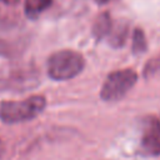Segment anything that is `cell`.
<instances>
[{
    "label": "cell",
    "instance_id": "obj_1",
    "mask_svg": "<svg viewBox=\"0 0 160 160\" xmlns=\"http://www.w3.org/2000/svg\"><path fill=\"white\" fill-rule=\"evenodd\" d=\"M46 106V100L41 95H32L24 100H6L0 102V120L6 124L29 121L39 116Z\"/></svg>",
    "mask_w": 160,
    "mask_h": 160
},
{
    "label": "cell",
    "instance_id": "obj_2",
    "mask_svg": "<svg viewBox=\"0 0 160 160\" xmlns=\"http://www.w3.org/2000/svg\"><path fill=\"white\" fill-rule=\"evenodd\" d=\"M85 65L82 55L74 50H59L51 54L46 62L48 75L52 80L64 81L79 75Z\"/></svg>",
    "mask_w": 160,
    "mask_h": 160
},
{
    "label": "cell",
    "instance_id": "obj_3",
    "mask_svg": "<svg viewBox=\"0 0 160 160\" xmlns=\"http://www.w3.org/2000/svg\"><path fill=\"white\" fill-rule=\"evenodd\" d=\"M138 74L132 69H122L112 71L105 79L100 96L104 101H118L124 98L135 85Z\"/></svg>",
    "mask_w": 160,
    "mask_h": 160
},
{
    "label": "cell",
    "instance_id": "obj_4",
    "mask_svg": "<svg viewBox=\"0 0 160 160\" xmlns=\"http://www.w3.org/2000/svg\"><path fill=\"white\" fill-rule=\"evenodd\" d=\"M39 84L35 69L28 66H12L0 71V90L24 91Z\"/></svg>",
    "mask_w": 160,
    "mask_h": 160
},
{
    "label": "cell",
    "instance_id": "obj_5",
    "mask_svg": "<svg viewBox=\"0 0 160 160\" xmlns=\"http://www.w3.org/2000/svg\"><path fill=\"white\" fill-rule=\"evenodd\" d=\"M26 38L24 30L15 22L4 21L0 24V55L15 58L25 49Z\"/></svg>",
    "mask_w": 160,
    "mask_h": 160
},
{
    "label": "cell",
    "instance_id": "obj_6",
    "mask_svg": "<svg viewBox=\"0 0 160 160\" xmlns=\"http://www.w3.org/2000/svg\"><path fill=\"white\" fill-rule=\"evenodd\" d=\"M141 151L150 156L160 155V120L149 116L144 120L140 140Z\"/></svg>",
    "mask_w": 160,
    "mask_h": 160
},
{
    "label": "cell",
    "instance_id": "obj_7",
    "mask_svg": "<svg viewBox=\"0 0 160 160\" xmlns=\"http://www.w3.org/2000/svg\"><path fill=\"white\" fill-rule=\"evenodd\" d=\"M52 5V0H25L24 12L28 19L35 20Z\"/></svg>",
    "mask_w": 160,
    "mask_h": 160
},
{
    "label": "cell",
    "instance_id": "obj_8",
    "mask_svg": "<svg viewBox=\"0 0 160 160\" xmlns=\"http://www.w3.org/2000/svg\"><path fill=\"white\" fill-rule=\"evenodd\" d=\"M112 25H114V22L111 20V16L108 12L100 14L98 16V19L95 20L94 26H92V34H94V36L96 39H99V40H101L104 38H108V35L111 31Z\"/></svg>",
    "mask_w": 160,
    "mask_h": 160
},
{
    "label": "cell",
    "instance_id": "obj_9",
    "mask_svg": "<svg viewBox=\"0 0 160 160\" xmlns=\"http://www.w3.org/2000/svg\"><path fill=\"white\" fill-rule=\"evenodd\" d=\"M126 35H128V25L126 24H116V25L114 24L110 34L108 35L109 42L116 48L122 46L125 42V39H126Z\"/></svg>",
    "mask_w": 160,
    "mask_h": 160
},
{
    "label": "cell",
    "instance_id": "obj_10",
    "mask_svg": "<svg viewBox=\"0 0 160 160\" xmlns=\"http://www.w3.org/2000/svg\"><path fill=\"white\" fill-rule=\"evenodd\" d=\"M132 52L134 54H142L146 51L148 48V42H146V38L145 34L142 31V29L136 28L132 32Z\"/></svg>",
    "mask_w": 160,
    "mask_h": 160
},
{
    "label": "cell",
    "instance_id": "obj_11",
    "mask_svg": "<svg viewBox=\"0 0 160 160\" xmlns=\"http://www.w3.org/2000/svg\"><path fill=\"white\" fill-rule=\"evenodd\" d=\"M20 0H0V2L5 4V5H16Z\"/></svg>",
    "mask_w": 160,
    "mask_h": 160
},
{
    "label": "cell",
    "instance_id": "obj_12",
    "mask_svg": "<svg viewBox=\"0 0 160 160\" xmlns=\"http://www.w3.org/2000/svg\"><path fill=\"white\" fill-rule=\"evenodd\" d=\"M4 152H5V146H4V142H2V140L0 139V159L2 158Z\"/></svg>",
    "mask_w": 160,
    "mask_h": 160
},
{
    "label": "cell",
    "instance_id": "obj_13",
    "mask_svg": "<svg viewBox=\"0 0 160 160\" xmlns=\"http://www.w3.org/2000/svg\"><path fill=\"white\" fill-rule=\"evenodd\" d=\"M110 0H99L98 1V4H106V2H109Z\"/></svg>",
    "mask_w": 160,
    "mask_h": 160
},
{
    "label": "cell",
    "instance_id": "obj_14",
    "mask_svg": "<svg viewBox=\"0 0 160 160\" xmlns=\"http://www.w3.org/2000/svg\"><path fill=\"white\" fill-rule=\"evenodd\" d=\"M95 1H96V2H98V1H99V0H95Z\"/></svg>",
    "mask_w": 160,
    "mask_h": 160
}]
</instances>
